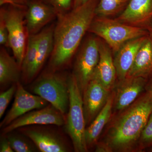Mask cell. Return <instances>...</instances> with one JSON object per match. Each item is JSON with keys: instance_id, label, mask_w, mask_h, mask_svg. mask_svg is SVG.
<instances>
[{"instance_id": "13", "label": "cell", "mask_w": 152, "mask_h": 152, "mask_svg": "<svg viewBox=\"0 0 152 152\" xmlns=\"http://www.w3.org/2000/svg\"><path fill=\"white\" fill-rule=\"evenodd\" d=\"M116 19L124 23L145 28L152 20V0H130Z\"/></svg>"}, {"instance_id": "30", "label": "cell", "mask_w": 152, "mask_h": 152, "mask_svg": "<svg viewBox=\"0 0 152 152\" xmlns=\"http://www.w3.org/2000/svg\"><path fill=\"white\" fill-rule=\"evenodd\" d=\"M149 33V36L152 39V20L145 27Z\"/></svg>"}, {"instance_id": "4", "label": "cell", "mask_w": 152, "mask_h": 152, "mask_svg": "<svg viewBox=\"0 0 152 152\" xmlns=\"http://www.w3.org/2000/svg\"><path fill=\"white\" fill-rule=\"evenodd\" d=\"M69 110L65 123L66 132L70 137L75 151L86 152L88 149L86 140L85 121L83 96L77 81L72 74L68 77Z\"/></svg>"}, {"instance_id": "34", "label": "cell", "mask_w": 152, "mask_h": 152, "mask_svg": "<svg viewBox=\"0 0 152 152\" xmlns=\"http://www.w3.org/2000/svg\"></svg>"}, {"instance_id": "33", "label": "cell", "mask_w": 152, "mask_h": 152, "mask_svg": "<svg viewBox=\"0 0 152 152\" xmlns=\"http://www.w3.org/2000/svg\"><path fill=\"white\" fill-rule=\"evenodd\" d=\"M89 0H82V4H84V3L87 2Z\"/></svg>"}, {"instance_id": "16", "label": "cell", "mask_w": 152, "mask_h": 152, "mask_svg": "<svg viewBox=\"0 0 152 152\" xmlns=\"http://www.w3.org/2000/svg\"><path fill=\"white\" fill-rule=\"evenodd\" d=\"M23 134L28 137L42 152H66L69 151L65 142L58 135L48 131L26 128Z\"/></svg>"}, {"instance_id": "11", "label": "cell", "mask_w": 152, "mask_h": 152, "mask_svg": "<svg viewBox=\"0 0 152 152\" xmlns=\"http://www.w3.org/2000/svg\"><path fill=\"white\" fill-rule=\"evenodd\" d=\"M57 18L55 9L43 0H30L25 14L28 35L38 34Z\"/></svg>"}, {"instance_id": "29", "label": "cell", "mask_w": 152, "mask_h": 152, "mask_svg": "<svg viewBox=\"0 0 152 152\" xmlns=\"http://www.w3.org/2000/svg\"><path fill=\"white\" fill-rule=\"evenodd\" d=\"M0 152H14L10 143L7 136H2L0 141Z\"/></svg>"}, {"instance_id": "19", "label": "cell", "mask_w": 152, "mask_h": 152, "mask_svg": "<svg viewBox=\"0 0 152 152\" xmlns=\"http://www.w3.org/2000/svg\"><path fill=\"white\" fill-rule=\"evenodd\" d=\"M22 77L21 67L15 57L4 47L0 49V84L1 86L17 84Z\"/></svg>"}, {"instance_id": "15", "label": "cell", "mask_w": 152, "mask_h": 152, "mask_svg": "<svg viewBox=\"0 0 152 152\" xmlns=\"http://www.w3.org/2000/svg\"><path fill=\"white\" fill-rule=\"evenodd\" d=\"M148 36L128 41L115 54L114 64L116 70L117 78L119 81L126 77L138 51Z\"/></svg>"}, {"instance_id": "26", "label": "cell", "mask_w": 152, "mask_h": 152, "mask_svg": "<svg viewBox=\"0 0 152 152\" xmlns=\"http://www.w3.org/2000/svg\"><path fill=\"white\" fill-rule=\"evenodd\" d=\"M141 144L148 145L152 144V113L142 132L140 140Z\"/></svg>"}, {"instance_id": "14", "label": "cell", "mask_w": 152, "mask_h": 152, "mask_svg": "<svg viewBox=\"0 0 152 152\" xmlns=\"http://www.w3.org/2000/svg\"><path fill=\"white\" fill-rule=\"evenodd\" d=\"M99 58L94 75L97 77L104 86L111 90L117 78L113 51L108 45L99 38Z\"/></svg>"}, {"instance_id": "17", "label": "cell", "mask_w": 152, "mask_h": 152, "mask_svg": "<svg viewBox=\"0 0 152 152\" xmlns=\"http://www.w3.org/2000/svg\"><path fill=\"white\" fill-rule=\"evenodd\" d=\"M55 26L54 23L47 26L37 34V57L27 82L35 77L50 57L53 49Z\"/></svg>"}, {"instance_id": "25", "label": "cell", "mask_w": 152, "mask_h": 152, "mask_svg": "<svg viewBox=\"0 0 152 152\" xmlns=\"http://www.w3.org/2000/svg\"><path fill=\"white\" fill-rule=\"evenodd\" d=\"M17 88V84L12 85L10 87L0 94V118L4 115L6 109L15 94Z\"/></svg>"}, {"instance_id": "28", "label": "cell", "mask_w": 152, "mask_h": 152, "mask_svg": "<svg viewBox=\"0 0 152 152\" xmlns=\"http://www.w3.org/2000/svg\"><path fill=\"white\" fill-rule=\"evenodd\" d=\"M29 1L30 0H0V6L10 4L17 7L27 8Z\"/></svg>"}, {"instance_id": "12", "label": "cell", "mask_w": 152, "mask_h": 152, "mask_svg": "<svg viewBox=\"0 0 152 152\" xmlns=\"http://www.w3.org/2000/svg\"><path fill=\"white\" fill-rule=\"evenodd\" d=\"M146 80L143 77H126L119 81L114 94L115 110L123 111L130 106L143 91Z\"/></svg>"}, {"instance_id": "21", "label": "cell", "mask_w": 152, "mask_h": 152, "mask_svg": "<svg viewBox=\"0 0 152 152\" xmlns=\"http://www.w3.org/2000/svg\"><path fill=\"white\" fill-rule=\"evenodd\" d=\"M37 34L28 36L26 49L21 66L22 78L27 82L35 62L37 54Z\"/></svg>"}, {"instance_id": "22", "label": "cell", "mask_w": 152, "mask_h": 152, "mask_svg": "<svg viewBox=\"0 0 152 152\" xmlns=\"http://www.w3.org/2000/svg\"><path fill=\"white\" fill-rule=\"evenodd\" d=\"M130 0H99L96 10V16L108 17L124 10Z\"/></svg>"}, {"instance_id": "24", "label": "cell", "mask_w": 152, "mask_h": 152, "mask_svg": "<svg viewBox=\"0 0 152 152\" xmlns=\"http://www.w3.org/2000/svg\"><path fill=\"white\" fill-rule=\"evenodd\" d=\"M53 7L58 17L69 12L73 9L74 0H43Z\"/></svg>"}, {"instance_id": "9", "label": "cell", "mask_w": 152, "mask_h": 152, "mask_svg": "<svg viewBox=\"0 0 152 152\" xmlns=\"http://www.w3.org/2000/svg\"><path fill=\"white\" fill-rule=\"evenodd\" d=\"M95 75L89 82L83 94V107L86 125H90L105 104L110 95Z\"/></svg>"}, {"instance_id": "1", "label": "cell", "mask_w": 152, "mask_h": 152, "mask_svg": "<svg viewBox=\"0 0 152 152\" xmlns=\"http://www.w3.org/2000/svg\"><path fill=\"white\" fill-rule=\"evenodd\" d=\"M99 1L89 0L57 18L54 30L53 49L47 71H60L69 64L96 16Z\"/></svg>"}, {"instance_id": "18", "label": "cell", "mask_w": 152, "mask_h": 152, "mask_svg": "<svg viewBox=\"0 0 152 152\" xmlns=\"http://www.w3.org/2000/svg\"><path fill=\"white\" fill-rule=\"evenodd\" d=\"M152 73V39L147 36L140 48L127 77L145 78Z\"/></svg>"}, {"instance_id": "2", "label": "cell", "mask_w": 152, "mask_h": 152, "mask_svg": "<svg viewBox=\"0 0 152 152\" xmlns=\"http://www.w3.org/2000/svg\"><path fill=\"white\" fill-rule=\"evenodd\" d=\"M152 113V97L148 92L135 101L115 120L104 142L96 152L125 151L139 140Z\"/></svg>"}, {"instance_id": "27", "label": "cell", "mask_w": 152, "mask_h": 152, "mask_svg": "<svg viewBox=\"0 0 152 152\" xmlns=\"http://www.w3.org/2000/svg\"><path fill=\"white\" fill-rule=\"evenodd\" d=\"M0 45L5 48H9V32L1 18H0Z\"/></svg>"}, {"instance_id": "10", "label": "cell", "mask_w": 152, "mask_h": 152, "mask_svg": "<svg viewBox=\"0 0 152 152\" xmlns=\"http://www.w3.org/2000/svg\"><path fill=\"white\" fill-rule=\"evenodd\" d=\"M17 85L13 104L0 124V127L2 129L23 115L48 105V101L38 95L29 93L25 89L20 82Z\"/></svg>"}, {"instance_id": "6", "label": "cell", "mask_w": 152, "mask_h": 152, "mask_svg": "<svg viewBox=\"0 0 152 152\" xmlns=\"http://www.w3.org/2000/svg\"><path fill=\"white\" fill-rule=\"evenodd\" d=\"M26 9L10 4L4 5L0 8V18L4 20L9 32V48L20 66L28 37L25 21Z\"/></svg>"}, {"instance_id": "23", "label": "cell", "mask_w": 152, "mask_h": 152, "mask_svg": "<svg viewBox=\"0 0 152 152\" xmlns=\"http://www.w3.org/2000/svg\"><path fill=\"white\" fill-rule=\"evenodd\" d=\"M7 137L14 151L16 152H34L37 151L38 148L32 141H29L20 134L10 132L7 134Z\"/></svg>"}, {"instance_id": "7", "label": "cell", "mask_w": 152, "mask_h": 152, "mask_svg": "<svg viewBox=\"0 0 152 152\" xmlns=\"http://www.w3.org/2000/svg\"><path fill=\"white\" fill-rule=\"evenodd\" d=\"M72 75L83 93L91 79L99 62V38L90 36L82 42L77 52Z\"/></svg>"}, {"instance_id": "8", "label": "cell", "mask_w": 152, "mask_h": 152, "mask_svg": "<svg viewBox=\"0 0 152 152\" xmlns=\"http://www.w3.org/2000/svg\"><path fill=\"white\" fill-rule=\"evenodd\" d=\"M64 114L51 104L43 108L32 110L15 120L5 127L3 128L4 134L15 130L19 128L33 125H54L62 126L65 124Z\"/></svg>"}, {"instance_id": "32", "label": "cell", "mask_w": 152, "mask_h": 152, "mask_svg": "<svg viewBox=\"0 0 152 152\" xmlns=\"http://www.w3.org/2000/svg\"><path fill=\"white\" fill-rule=\"evenodd\" d=\"M148 92L149 93L152 97V83L148 87Z\"/></svg>"}, {"instance_id": "20", "label": "cell", "mask_w": 152, "mask_h": 152, "mask_svg": "<svg viewBox=\"0 0 152 152\" xmlns=\"http://www.w3.org/2000/svg\"><path fill=\"white\" fill-rule=\"evenodd\" d=\"M114 94H111L107 102L94 121L86 128V140L88 148L96 141L105 125L110 120L113 107Z\"/></svg>"}, {"instance_id": "3", "label": "cell", "mask_w": 152, "mask_h": 152, "mask_svg": "<svg viewBox=\"0 0 152 152\" xmlns=\"http://www.w3.org/2000/svg\"><path fill=\"white\" fill-rule=\"evenodd\" d=\"M88 32L104 41L115 54L128 41L149 35L145 28L124 23L116 19L97 16L93 19Z\"/></svg>"}, {"instance_id": "5", "label": "cell", "mask_w": 152, "mask_h": 152, "mask_svg": "<svg viewBox=\"0 0 152 152\" xmlns=\"http://www.w3.org/2000/svg\"><path fill=\"white\" fill-rule=\"evenodd\" d=\"M68 77L60 71H47L34 84L33 92L64 115L69 107Z\"/></svg>"}, {"instance_id": "31", "label": "cell", "mask_w": 152, "mask_h": 152, "mask_svg": "<svg viewBox=\"0 0 152 152\" xmlns=\"http://www.w3.org/2000/svg\"><path fill=\"white\" fill-rule=\"evenodd\" d=\"M82 4V0H74L73 9L77 7Z\"/></svg>"}]
</instances>
